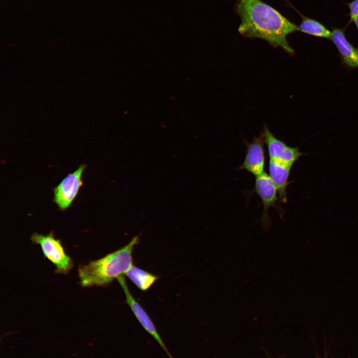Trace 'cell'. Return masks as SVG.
<instances>
[{"label":"cell","mask_w":358,"mask_h":358,"mask_svg":"<svg viewBox=\"0 0 358 358\" xmlns=\"http://www.w3.org/2000/svg\"><path fill=\"white\" fill-rule=\"evenodd\" d=\"M234 9L241 19L238 31L241 35L262 39L274 48L294 54L287 37L298 31V26L274 7L261 0H237Z\"/></svg>","instance_id":"1"},{"label":"cell","mask_w":358,"mask_h":358,"mask_svg":"<svg viewBox=\"0 0 358 358\" xmlns=\"http://www.w3.org/2000/svg\"><path fill=\"white\" fill-rule=\"evenodd\" d=\"M140 236H134L126 245L78 269L83 287L105 286L114 279L125 275L133 265V252L139 242Z\"/></svg>","instance_id":"2"},{"label":"cell","mask_w":358,"mask_h":358,"mask_svg":"<svg viewBox=\"0 0 358 358\" xmlns=\"http://www.w3.org/2000/svg\"><path fill=\"white\" fill-rule=\"evenodd\" d=\"M31 240L40 245L43 254L56 267V272L67 274L73 267L71 257L64 250L60 240L56 239L53 232L47 235L34 233Z\"/></svg>","instance_id":"3"},{"label":"cell","mask_w":358,"mask_h":358,"mask_svg":"<svg viewBox=\"0 0 358 358\" xmlns=\"http://www.w3.org/2000/svg\"><path fill=\"white\" fill-rule=\"evenodd\" d=\"M86 168V165H81L54 188L53 200L60 210H65L71 206L83 184L82 177Z\"/></svg>","instance_id":"4"},{"label":"cell","mask_w":358,"mask_h":358,"mask_svg":"<svg viewBox=\"0 0 358 358\" xmlns=\"http://www.w3.org/2000/svg\"><path fill=\"white\" fill-rule=\"evenodd\" d=\"M262 133L267 147L269 160L292 168L295 162L304 154L298 148L290 147L277 138L266 125H264Z\"/></svg>","instance_id":"5"},{"label":"cell","mask_w":358,"mask_h":358,"mask_svg":"<svg viewBox=\"0 0 358 358\" xmlns=\"http://www.w3.org/2000/svg\"><path fill=\"white\" fill-rule=\"evenodd\" d=\"M117 280L125 293L126 303L141 326L158 343L170 358H173L152 319L130 291L124 277L121 276Z\"/></svg>","instance_id":"6"},{"label":"cell","mask_w":358,"mask_h":358,"mask_svg":"<svg viewBox=\"0 0 358 358\" xmlns=\"http://www.w3.org/2000/svg\"><path fill=\"white\" fill-rule=\"evenodd\" d=\"M254 191L262 200L263 212L262 216L264 228L269 227L270 221L268 217V210L270 207H276L277 190L269 175L265 172L255 177Z\"/></svg>","instance_id":"7"},{"label":"cell","mask_w":358,"mask_h":358,"mask_svg":"<svg viewBox=\"0 0 358 358\" xmlns=\"http://www.w3.org/2000/svg\"><path fill=\"white\" fill-rule=\"evenodd\" d=\"M265 143L262 133L259 137H255L251 142H247L245 157L238 169L246 170L255 177L264 173L266 164Z\"/></svg>","instance_id":"8"},{"label":"cell","mask_w":358,"mask_h":358,"mask_svg":"<svg viewBox=\"0 0 358 358\" xmlns=\"http://www.w3.org/2000/svg\"><path fill=\"white\" fill-rule=\"evenodd\" d=\"M268 173L273 183L276 186L279 203L287 202V187L291 168L288 167L269 160Z\"/></svg>","instance_id":"9"},{"label":"cell","mask_w":358,"mask_h":358,"mask_svg":"<svg viewBox=\"0 0 358 358\" xmlns=\"http://www.w3.org/2000/svg\"><path fill=\"white\" fill-rule=\"evenodd\" d=\"M337 47L345 63L351 67L358 68V53L346 38L344 30L335 28L330 38Z\"/></svg>","instance_id":"10"},{"label":"cell","mask_w":358,"mask_h":358,"mask_svg":"<svg viewBox=\"0 0 358 358\" xmlns=\"http://www.w3.org/2000/svg\"><path fill=\"white\" fill-rule=\"evenodd\" d=\"M140 290L147 291L159 279V276L133 265L125 274Z\"/></svg>","instance_id":"11"},{"label":"cell","mask_w":358,"mask_h":358,"mask_svg":"<svg viewBox=\"0 0 358 358\" xmlns=\"http://www.w3.org/2000/svg\"><path fill=\"white\" fill-rule=\"evenodd\" d=\"M298 12L302 18V22L298 26V31L316 37L330 38L331 31L323 24L316 20L301 14L299 11Z\"/></svg>","instance_id":"12"},{"label":"cell","mask_w":358,"mask_h":358,"mask_svg":"<svg viewBox=\"0 0 358 358\" xmlns=\"http://www.w3.org/2000/svg\"><path fill=\"white\" fill-rule=\"evenodd\" d=\"M347 5L350 9V21H353L358 17V0H354Z\"/></svg>","instance_id":"13"},{"label":"cell","mask_w":358,"mask_h":358,"mask_svg":"<svg viewBox=\"0 0 358 358\" xmlns=\"http://www.w3.org/2000/svg\"><path fill=\"white\" fill-rule=\"evenodd\" d=\"M353 21L355 22V24L358 30V17L356 18Z\"/></svg>","instance_id":"14"},{"label":"cell","mask_w":358,"mask_h":358,"mask_svg":"<svg viewBox=\"0 0 358 358\" xmlns=\"http://www.w3.org/2000/svg\"><path fill=\"white\" fill-rule=\"evenodd\" d=\"M357 52H358V49H357Z\"/></svg>","instance_id":"15"},{"label":"cell","mask_w":358,"mask_h":358,"mask_svg":"<svg viewBox=\"0 0 358 358\" xmlns=\"http://www.w3.org/2000/svg\"></svg>","instance_id":"16"}]
</instances>
